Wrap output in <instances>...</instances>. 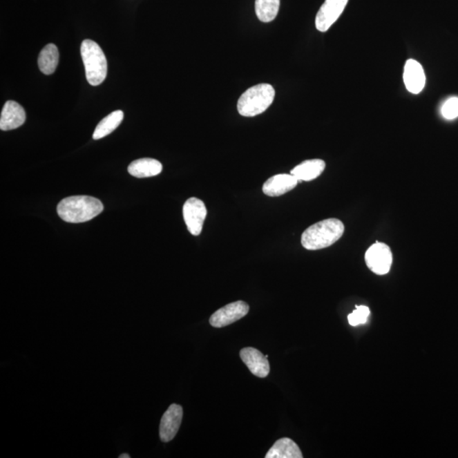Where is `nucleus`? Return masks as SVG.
Here are the masks:
<instances>
[{
    "instance_id": "f257e3e1",
    "label": "nucleus",
    "mask_w": 458,
    "mask_h": 458,
    "mask_svg": "<svg viewBox=\"0 0 458 458\" xmlns=\"http://www.w3.org/2000/svg\"><path fill=\"white\" fill-rule=\"evenodd\" d=\"M104 210L98 199L87 195L67 197L59 203L57 213L66 222L81 223L90 221Z\"/></svg>"
},
{
    "instance_id": "9d476101",
    "label": "nucleus",
    "mask_w": 458,
    "mask_h": 458,
    "mask_svg": "<svg viewBox=\"0 0 458 458\" xmlns=\"http://www.w3.org/2000/svg\"><path fill=\"white\" fill-rule=\"evenodd\" d=\"M240 357L252 374L258 378H266L270 372L269 362L265 355L258 349L247 347L240 351Z\"/></svg>"
},
{
    "instance_id": "f3484780",
    "label": "nucleus",
    "mask_w": 458,
    "mask_h": 458,
    "mask_svg": "<svg viewBox=\"0 0 458 458\" xmlns=\"http://www.w3.org/2000/svg\"><path fill=\"white\" fill-rule=\"evenodd\" d=\"M39 67L46 75H51L57 70L59 63V51L54 44H48L40 52Z\"/></svg>"
},
{
    "instance_id": "412c9836",
    "label": "nucleus",
    "mask_w": 458,
    "mask_h": 458,
    "mask_svg": "<svg viewBox=\"0 0 458 458\" xmlns=\"http://www.w3.org/2000/svg\"><path fill=\"white\" fill-rule=\"evenodd\" d=\"M441 114L448 120H452V119L458 117L457 97H452L446 100L441 108Z\"/></svg>"
},
{
    "instance_id": "2eb2a0df",
    "label": "nucleus",
    "mask_w": 458,
    "mask_h": 458,
    "mask_svg": "<svg viewBox=\"0 0 458 458\" xmlns=\"http://www.w3.org/2000/svg\"><path fill=\"white\" fill-rule=\"evenodd\" d=\"M128 173L139 178L156 176L162 173V165L158 160L143 158L136 160L128 166Z\"/></svg>"
},
{
    "instance_id": "9b49d317",
    "label": "nucleus",
    "mask_w": 458,
    "mask_h": 458,
    "mask_svg": "<svg viewBox=\"0 0 458 458\" xmlns=\"http://www.w3.org/2000/svg\"><path fill=\"white\" fill-rule=\"evenodd\" d=\"M403 80L408 90L419 95L426 86V77L422 65L415 59H408L404 67Z\"/></svg>"
},
{
    "instance_id": "39448f33",
    "label": "nucleus",
    "mask_w": 458,
    "mask_h": 458,
    "mask_svg": "<svg viewBox=\"0 0 458 458\" xmlns=\"http://www.w3.org/2000/svg\"><path fill=\"white\" fill-rule=\"evenodd\" d=\"M392 249L385 243L377 242L365 253V262L370 269L378 275L388 274L392 265Z\"/></svg>"
},
{
    "instance_id": "f8f14e48",
    "label": "nucleus",
    "mask_w": 458,
    "mask_h": 458,
    "mask_svg": "<svg viewBox=\"0 0 458 458\" xmlns=\"http://www.w3.org/2000/svg\"><path fill=\"white\" fill-rule=\"evenodd\" d=\"M26 122V113L19 104L8 100L3 106L0 117V129L9 131L20 128Z\"/></svg>"
},
{
    "instance_id": "f03ea898",
    "label": "nucleus",
    "mask_w": 458,
    "mask_h": 458,
    "mask_svg": "<svg viewBox=\"0 0 458 458\" xmlns=\"http://www.w3.org/2000/svg\"><path fill=\"white\" fill-rule=\"evenodd\" d=\"M345 226L337 218H329L309 227L301 236V245L309 251L331 247L343 236Z\"/></svg>"
},
{
    "instance_id": "4be33fe9",
    "label": "nucleus",
    "mask_w": 458,
    "mask_h": 458,
    "mask_svg": "<svg viewBox=\"0 0 458 458\" xmlns=\"http://www.w3.org/2000/svg\"><path fill=\"white\" fill-rule=\"evenodd\" d=\"M119 457H120V458H129L130 456L128 455V454H122V455H121Z\"/></svg>"
},
{
    "instance_id": "0eeeda50",
    "label": "nucleus",
    "mask_w": 458,
    "mask_h": 458,
    "mask_svg": "<svg viewBox=\"0 0 458 458\" xmlns=\"http://www.w3.org/2000/svg\"><path fill=\"white\" fill-rule=\"evenodd\" d=\"M249 305L245 301H236L215 312L210 318V325L214 327L229 326L243 318L249 314Z\"/></svg>"
},
{
    "instance_id": "4468645a",
    "label": "nucleus",
    "mask_w": 458,
    "mask_h": 458,
    "mask_svg": "<svg viewBox=\"0 0 458 458\" xmlns=\"http://www.w3.org/2000/svg\"><path fill=\"white\" fill-rule=\"evenodd\" d=\"M326 164L323 160L314 159L307 160L299 164L294 169L290 174L296 178L298 181H312L318 178L325 171Z\"/></svg>"
},
{
    "instance_id": "7ed1b4c3",
    "label": "nucleus",
    "mask_w": 458,
    "mask_h": 458,
    "mask_svg": "<svg viewBox=\"0 0 458 458\" xmlns=\"http://www.w3.org/2000/svg\"><path fill=\"white\" fill-rule=\"evenodd\" d=\"M274 97L275 90L271 85H255L240 96L238 102V111L243 117H256L267 110L274 102Z\"/></svg>"
},
{
    "instance_id": "6ab92c4d",
    "label": "nucleus",
    "mask_w": 458,
    "mask_h": 458,
    "mask_svg": "<svg viewBox=\"0 0 458 458\" xmlns=\"http://www.w3.org/2000/svg\"><path fill=\"white\" fill-rule=\"evenodd\" d=\"M280 0H256V13L260 21L270 22L276 18Z\"/></svg>"
},
{
    "instance_id": "ddd939ff",
    "label": "nucleus",
    "mask_w": 458,
    "mask_h": 458,
    "mask_svg": "<svg viewBox=\"0 0 458 458\" xmlns=\"http://www.w3.org/2000/svg\"><path fill=\"white\" fill-rule=\"evenodd\" d=\"M298 182L292 174L274 175L263 184V191L267 196H280L295 189Z\"/></svg>"
},
{
    "instance_id": "1a4fd4ad",
    "label": "nucleus",
    "mask_w": 458,
    "mask_h": 458,
    "mask_svg": "<svg viewBox=\"0 0 458 458\" xmlns=\"http://www.w3.org/2000/svg\"><path fill=\"white\" fill-rule=\"evenodd\" d=\"M184 411L180 405L172 404L164 413L160 423V438L163 442H169L176 437L182 423Z\"/></svg>"
},
{
    "instance_id": "6e6552de",
    "label": "nucleus",
    "mask_w": 458,
    "mask_h": 458,
    "mask_svg": "<svg viewBox=\"0 0 458 458\" xmlns=\"http://www.w3.org/2000/svg\"><path fill=\"white\" fill-rule=\"evenodd\" d=\"M349 0H325L316 17V28L325 32L338 19Z\"/></svg>"
},
{
    "instance_id": "aec40b11",
    "label": "nucleus",
    "mask_w": 458,
    "mask_h": 458,
    "mask_svg": "<svg viewBox=\"0 0 458 458\" xmlns=\"http://www.w3.org/2000/svg\"><path fill=\"white\" fill-rule=\"evenodd\" d=\"M370 314V308L366 305H356V310L348 316V321L352 326L364 325Z\"/></svg>"
},
{
    "instance_id": "dca6fc26",
    "label": "nucleus",
    "mask_w": 458,
    "mask_h": 458,
    "mask_svg": "<svg viewBox=\"0 0 458 458\" xmlns=\"http://www.w3.org/2000/svg\"><path fill=\"white\" fill-rule=\"evenodd\" d=\"M266 458H303L299 446L289 438L278 439L268 450Z\"/></svg>"
},
{
    "instance_id": "a211bd4d",
    "label": "nucleus",
    "mask_w": 458,
    "mask_h": 458,
    "mask_svg": "<svg viewBox=\"0 0 458 458\" xmlns=\"http://www.w3.org/2000/svg\"><path fill=\"white\" fill-rule=\"evenodd\" d=\"M124 117V114L122 111H115L108 115L97 125L95 133L93 134V139L98 140L109 135L122 124Z\"/></svg>"
},
{
    "instance_id": "20e7f679",
    "label": "nucleus",
    "mask_w": 458,
    "mask_h": 458,
    "mask_svg": "<svg viewBox=\"0 0 458 458\" xmlns=\"http://www.w3.org/2000/svg\"><path fill=\"white\" fill-rule=\"evenodd\" d=\"M81 57L88 84L92 86L102 84L107 76V61L102 48L95 41L85 39L81 46Z\"/></svg>"
},
{
    "instance_id": "423d86ee",
    "label": "nucleus",
    "mask_w": 458,
    "mask_h": 458,
    "mask_svg": "<svg viewBox=\"0 0 458 458\" xmlns=\"http://www.w3.org/2000/svg\"><path fill=\"white\" fill-rule=\"evenodd\" d=\"M182 215L189 233L195 236H200L207 215L206 204L203 201L195 197L189 198L184 204Z\"/></svg>"
}]
</instances>
